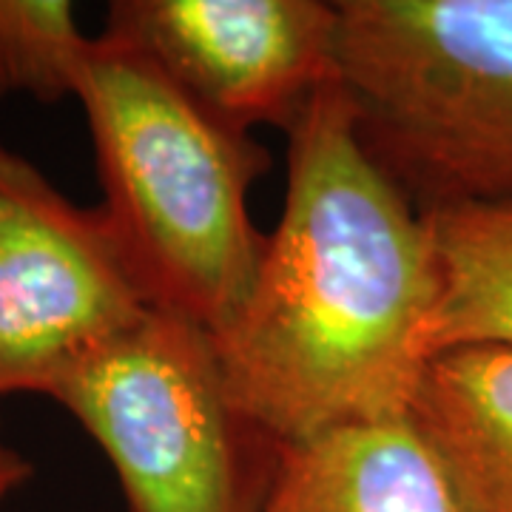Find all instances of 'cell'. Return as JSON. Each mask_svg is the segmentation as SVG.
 I'll return each instance as SVG.
<instances>
[{
	"mask_svg": "<svg viewBox=\"0 0 512 512\" xmlns=\"http://www.w3.org/2000/svg\"><path fill=\"white\" fill-rule=\"evenodd\" d=\"M433 305L427 217L370 157L333 77L288 128L282 214L211 333L228 399L271 444L410 416Z\"/></svg>",
	"mask_w": 512,
	"mask_h": 512,
	"instance_id": "6da1fadb",
	"label": "cell"
},
{
	"mask_svg": "<svg viewBox=\"0 0 512 512\" xmlns=\"http://www.w3.org/2000/svg\"><path fill=\"white\" fill-rule=\"evenodd\" d=\"M74 100L92 134L100 211L146 305L217 333L265 248L248 197L268 151L109 32L92 37Z\"/></svg>",
	"mask_w": 512,
	"mask_h": 512,
	"instance_id": "7a4b0ae2",
	"label": "cell"
},
{
	"mask_svg": "<svg viewBox=\"0 0 512 512\" xmlns=\"http://www.w3.org/2000/svg\"><path fill=\"white\" fill-rule=\"evenodd\" d=\"M336 80L419 211L512 205V0H339Z\"/></svg>",
	"mask_w": 512,
	"mask_h": 512,
	"instance_id": "3957f363",
	"label": "cell"
},
{
	"mask_svg": "<svg viewBox=\"0 0 512 512\" xmlns=\"http://www.w3.org/2000/svg\"><path fill=\"white\" fill-rule=\"evenodd\" d=\"M109 458L128 512H256L276 444L228 399L208 330L148 311L52 393Z\"/></svg>",
	"mask_w": 512,
	"mask_h": 512,
	"instance_id": "277c9868",
	"label": "cell"
},
{
	"mask_svg": "<svg viewBox=\"0 0 512 512\" xmlns=\"http://www.w3.org/2000/svg\"><path fill=\"white\" fill-rule=\"evenodd\" d=\"M151 311L100 205L0 146V402L57 384Z\"/></svg>",
	"mask_w": 512,
	"mask_h": 512,
	"instance_id": "5b68a950",
	"label": "cell"
},
{
	"mask_svg": "<svg viewBox=\"0 0 512 512\" xmlns=\"http://www.w3.org/2000/svg\"><path fill=\"white\" fill-rule=\"evenodd\" d=\"M103 32L242 134L288 131L336 77L339 12L325 0H114Z\"/></svg>",
	"mask_w": 512,
	"mask_h": 512,
	"instance_id": "8992f818",
	"label": "cell"
},
{
	"mask_svg": "<svg viewBox=\"0 0 512 512\" xmlns=\"http://www.w3.org/2000/svg\"><path fill=\"white\" fill-rule=\"evenodd\" d=\"M256 512H464V504L413 416H399L276 444Z\"/></svg>",
	"mask_w": 512,
	"mask_h": 512,
	"instance_id": "52a82bcc",
	"label": "cell"
},
{
	"mask_svg": "<svg viewBox=\"0 0 512 512\" xmlns=\"http://www.w3.org/2000/svg\"><path fill=\"white\" fill-rule=\"evenodd\" d=\"M464 512H512V348L433 356L410 407Z\"/></svg>",
	"mask_w": 512,
	"mask_h": 512,
	"instance_id": "ba28073f",
	"label": "cell"
},
{
	"mask_svg": "<svg viewBox=\"0 0 512 512\" xmlns=\"http://www.w3.org/2000/svg\"><path fill=\"white\" fill-rule=\"evenodd\" d=\"M424 217L436 262L430 359L512 348V205H441Z\"/></svg>",
	"mask_w": 512,
	"mask_h": 512,
	"instance_id": "9c48e42d",
	"label": "cell"
},
{
	"mask_svg": "<svg viewBox=\"0 0 512 512\" xmlns=\"http://www.w3.org/2000/svg\"><path fill=\"white\" fill-rule=\"evenodd\" d=\"M89 49L69 0H0V100L74 97Z\"/></svg>",
	"mask_w": 512,
	"mask_h": 512,
	"instance_id": "30bf717a",
	"label": "cell"
},
{
	"mask_svg": "<svg viewBox=\"0 0 512 512\" xmlns=\"http://www.w3.org/2000/svg\"><path fill=\"white\" fill-rule=\"evenodd\" d=\"M35 478V464L6 439L0 424V510Z\"/></svg>",
	"mask_w": 512,
	"mask_h": 512,
	"instance_id": "8fae6325",
	"label": "cell"
}]
</instances>
